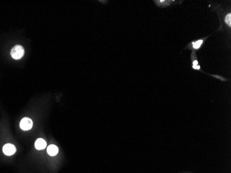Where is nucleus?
Here are the masks:
<instances>
[{
    "label": "nucleus",
    "mask_w": 231,
    "mask_h": 173,
    "mask_svg": "<svg viewBox=\"0 0 231 173\" xmlns=\"http://www.w3.org/2000/svg\"><path fill=\"white\" fill-rule=\"evenodd\" d=\"M47 152L50 156H55L58 153V147L55 145H50L47 147Z\"/></svg>",
    "instance_id": "obj_6"
},
{
    "label": "nucleus",
    "mask_w": 231,
    "mask_h": 173,
    "mask_svg": "<svg viewBox=\"0 0 231 173\" xmlns=\"http://www.w3.org/2000/svg\"><path fill=\"white\" fill-rule=\"evenodd\" d=\"M224 21H225V23H226V24L227 26H228L229 28H230L231 26V14L230 13H228V14L226 15V17H225V19H224Z\"/></svg>",
    "instance_id": "obj_8"
},
{
    "label": "nucleus",
    "mask_w": 231,
    "mask_h": 173,
    "mask_svg": "<svg viewBox=\"0 0 231 173\" xmlns=\"http://www.w3.org/2000/svg\"><path fill=\"white\" fill-rule=\"evenodd\" d=\"M192 68H193V69H197V70H199L200 66H199V65H198V61L195 54H194V57H192Z\"/></svg>",
    "instance_id": "obj_7"
},
{
    "label": "nucleus",
    "mask_w": 231,
    "mask_h": 173,
    "mask_svg": "<svg viewBox=\"0 0 231 173\" xmlns=\"http://www.w3.org/2000/svg\"><path fill=\"white\" fill-rule=\"evenodd\" d=\"M16 152V147L14 145L11 143H7L3 147V152L7 156H11L14 155Z\"/></svg>",
    "instance_id": "obj_3"
},
{
    "label": "nucleus",
    "mask_w": 231,
    "mask_h": 173,
    "mask_svg": "<svg viewBox=\"0 0 231 173\" xmlns=\"http://www.w3.org/2000/svg\"><path fill=\"white\" fill-rule=\"evenodd\" d=\"M47 146V143L44 141L43 138H38L37 141L35 143V148L38 150H41L46 147Z\"/></svg>",
    "instance_id": "obj_5"
},
{
    "label": "nucleus",
    "mask_w": 231,
    "mask_h": 173,
    "mask_svg": "<svg viewBox=\"0 0 231 173\" xmlns=\"http://www.w3.org/2000/svg\"><path fill=\"white\" fill-rule=\"evenodd\" d=\"M11 56L15 60H20L24 56V49L22 46L16 45L13 48L11 52Z\"/></svg>",
    "instance_id": "obj_1"
},
{
    "label": "nucleus",
    "mask_w": 231,
    "mask_h": 173,
    "mask_svg": "<svg viewBox=\"0 0 231 173\" xmlns=\"http://www.w3.org/2000/svg\"><path fill=\"white\" fill-rule=\"evenodd\" d=\"M207 38H203V39H200V40H196V41H193L189 45V49H191L192 50H194V51H197V50H199L200 48L201 47L202 45L203 44L204 41H205V39H206Z\"/></svg>",
    "instance_id": "obj_4"
},
{
    "label": "nucleus",
    "mask_w": 231,
    "mask_h": 173,
    "mask_svg": "<svg viewBox=\"0 0 231 173\" xmlns=\"http://www.w3.org/2000/svg\"><path fill=\"white\" fill-rule=\"evenodd\" d=\"M20 128L23 130H29L33 127V121L29 118H24L20 121Z\"/></svg>",
    "instance_id": "obj_2"
}]
</instances>
